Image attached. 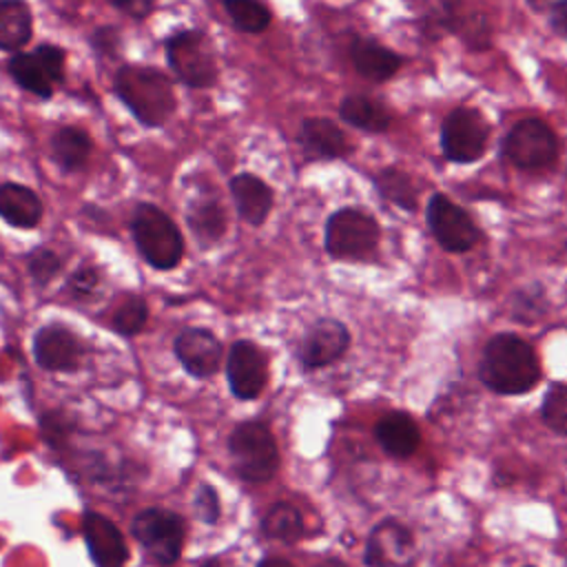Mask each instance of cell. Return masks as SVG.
<instances>
[{
	"label": "cell",
	"mask_w": 567,
	"mask_h": 567,
	"mask_svg": "<svg viewBox=\"0 0 567 567\" xmlns=\"http://www.w3.org/2000/svg\"><path fill=\"white\" fill-rule=\"evenodd\" d=\"M115 95L142 126L157 128L175 111V91L168 75L153 66L124 64L115 73Z\"/></svg>",
	"instance_id": "1"
},
{
	"label": "cell",
	"mask_w": 567,
	"mask_h": 567,
	"mask_svg": "<svg viewBox=\"0 0 567 567\" xmlns=\"http://www.w3.org/2000/svg\"><path fill=\"white\" fill-rule=\"evenodd\" d=\"M481 377L487 388L498 394H523L532 390L540 377L534 348L514 334H496L483 352Z\"/></svg>",
	"instance_id": "2"
},
{
	"label": "cell",
	"mask_w": 567,
	"mask_h": 567,
	"mask_svg": "<svg viewBox=\"0 0 567 567\" xmlns=\"http://www.w3.org/2000/svg\"><path fill=\"white\" fill-rule=\"evenodd\" d=\"M131 230L140 255L159 270L175 268L184 255V239L175 221L155 204L142 202L133 210Z\"/></svg>",
	"instance_id": "3"
},
{
	"label": "cell",
	"mask_w": 567,
	"mask_h": 567,
	"mask_svg": "<svg viewBox=\"0 0 567 567\" xmlns=\"http://www.w3.org/2000/svg\"><path fill=\"white\" fill-rule=\"evenodd\" d=\"M235 472L250 483H264L279 470V450L272 432L259 421L239 423L228 441Z\"/></svg>",
	"instance_id": "4"
},
{
	"label": "cell",
	"mask_w": 567,
	"mask_h": 567,
	"mask_svg": "<svg viewBox=\"0 0 567 567\" xmlns=\"http://www.w3.org/2000/svg\"><path fill=\"white\" fill-rule=\"evenodd\" d=\"M166 62L173 73L193 89H208L217 82V60L204 31H177L164 42Z\"/></svg>",
	"instance_id": "5"
},
{
	"label": "cell",
	"mask_w": 567,
	"mask_h": 567,
	"mask_svg": "<svg viewBox=\"0 0 567 567\" xmlns=\"http://www.w3.org/2000/svg\"><path fill=\"white\" fill-rule=\"evenodd\" d=\"M131 532L157 565H173L182 554L186 527L182 516L171 509L151 507L140 512L131 523Z\"/></svg>",
	"instance_id": "6"
},
{
	"label": "cell",
	"mask_w": 567,
	"mask_h": 567,
	"mask_svg": "<svg viewBox=\"0 0 567 567\" xmlns=\"http://www.w3.org/2000/svg\"><path fill=\"white\" fill-rule=\"evenodd\" d=\"M379 224L359 208H341L326 224V250L337 259H361L377 248Z\"/></svg>",
	"instance_id": "7"
},
{
	"label": "cell",
	"mask_w": 567,
	"mask_h": 567,
	"mask_svg": "<svg viewBox=\"0 0 567 567\" xmlns=\"http://www.w3.org/2000/svg\"><path fill=\"white\" fill-rule=\"evenodd\" d=\"M503 153L514 166L536 171L549 166L556 159L558 140L543 120L529 117L512 126L503 144Z\"/></svg>",
	"instance_id": "8"
},
{
	"label": "cell",
	"mask_w": 567,
	"mask_h": 567,
	"mask_svg": "<svg viewBox=\"0 0 567 567\" xmlns=\"http://www.w3.org/2000/svg\"><path fill=\"white\" fill-rule=\"evenodd\" d=\"M487 122L474 109H454L441 126V148L447 159L470 164L476 162L487 146Z\"/></svg>",
	"instance_id": "9"
},
{
	"label": "cell",
	"mask_w": 567,
	"mask_h": 567,
	"mask_svg": "<svg viewBox=\"0 0 567 567\" xmlns=\"http://www.w3.org/2000/svg\"><path fill=\"white\" fill-rule=\"evenodd\" d=\"M427 219L434 237L450 252H465L478 239L472 217L445 195H434L430 199Z\"/></svg>",
	"instance_id": "10"
},
{
	"label": "cell",
	"mask_w": 567,
	"mask_h": 567,
	"mask_svg": "<svg viewBox=\"0 0 567 567\" xmlns=\"http://www.w3.org/2000/svg\"><path fill=\"white\" fill-rule=\"evenodd\" d=\"M226 377L237 399H257L268 381V361L261 348L255 346L252 341L233 343L226 363Z\"/></svg>",
	"instance_id": "11"
},
{
	"label": "cell",
	"mask_w": 567,
	"mask_h": 567,
	"mask_svg": "<svg viewBox=\"0 0 567 567\" xmlns=\"http://www.w3.org/2000/svg\"><path fill=\"white\" fill-rule=\"evenodd\" d=\"M33 354L38 365L51 372H71L80 368L82 343L64 326L40 328L33 339Z\"/></svg>",
	"instance_id": "12"
},
{
	"label": "cell",
	"mask_w": 567,
	"mask_h": 567,
	"mask_svg": "<svg viewBox=\"0 0 567 567\" xmlns=\"http://www.w3.org/2000/svg\"><path fill=\"white\" fill-rule=\"evenodd\" d=\"M82 532L97 567H124L128 547L115 523L97 512H86L82 516Z\"/></svg>",
	"instance_id": "13"
},
{
	"label": "cell",
	"mask_w": 567,
	"mask_h": 567,
	"mask_svg": "<svg viewBox=\"0 0 567 567\" xmlns=\"http://www.w3.org/2000/svg\"><path fill=\"white\" fill-rule=\"evenodd\" d=\"M350 343L348 328L334 319H319L303 337L299 359L306 368H323L339 359Z\"/></svg>",
	"instance_id": "14"
},
{
	"label": "cell",
	"mask_w": 567,
	"mask_h": 567,
	"mask_svg": "<svg viewBox=\"0 0 567 567\" xmlns=\"http://www.w3.org/2000/svg\"><path fill=\"white\" fill-rule=\"evenodd\" d=\"M175 354L193 377H210L221 363V343L206 328H188L175 339Z\"/></svg>",
	"instance_id": "15"
},
{
	"label": "cell",
	"mask_w": 567,
	"mask_h": 567,
	"mask_svg": "<svg viewBox=\"0 0 567 567\" xmlns=\"http://www.w3.org/2000/svg\"><path fill=\"white\" fill-rule=\"evenodd\" d=\"M230 195L244 221H248L250 226H259L266 221L272 208V190L261 177L252 173L235 175L230 179Z\"/></svg>",
	"instance_id": "16"
},
{
	"label": "cell",
	"mask_w": 567,
	"mask_h": 567,
	"mask_svg": "<svg viewBox=\"0 0 567 567\" xmlns=\"http://www.w3.org/2000/svg\"><path fill=\"white\" fill-rule=\"evenodd\" d=\"M299 140L303 148L315 157L334 159V157H346L352 151L348 135L339 128V124H334L328 117L303 120Z\"/></svg>",
	"instance_id": "17"
},
{
	"label": "cell",
	"mask_w": 567,
	"mask_h": 567,
	"mask_svg": "<svg viewBox=\"0 0 567 567\" xmlns=\"http://www.w3.org/2000/svg\"><path fill=\"white\" fill-rule=\"evenodd\" d=\"M350 55H352V64L359 71V75H363L372 82L390 80L401 66V58L392 49H388L370 38H354V42L350 47Z\"/></svg>",
	"instance_id": "18"
},
{
	"label": "cell",
	"mask_w": 567,
	"mask_h": 567,
	"mask_svg": "<svg viewBox=\"0 0 567 567\" xmlns=\"http://www.w3.org/2000/svg\"><path fill=\"white\" fill-rule=\"evenodd\" d=\"M408 551H410L408 529L394 520H385L372 532L368 540L365 563L372 567H392L405 560Z\"/></svg>",
	"instance_id": "19"
},
{
	"label": "cell",
	"mask_w": 567,
	"mask_h": 567,
	"mask_svg": "<svg viewBox=\"0 0 567 567\" xmlns=\"http://www.w3.org/2000/svg\"><path fill=\"white\" fill-rule=\"evenodd\" d=\"M40 197L22 184H0V217L16 228H33L42 219Z\"/></svg>",
	"instance_id": "20"
},
{
	"label": "cell",
	"mask_w": 567,
	"mask_h": 567,
	"mask_svg": "<svg viewBox=\"0 0 567 567\" xmlns=\"http://www.w3.org/2000/svg\"><path fill=\"white\" fill-rule=\"evenodd\" d=\"M379 445L392 456H410L421 441L414 419L405 412H390L379 419L374 427Z\"/></svg>",
	"instance_id": "21"
},
{
	"label": "cell",
	"mask_w": 567,
	"mask_h": 567,
	"mask_svg": "<svg viewBox=\"0 0 567 567\" xmlns=\"http://www.w3.org/2000/svg\"><path fill=\"white\" fill-rule=\"evenodd\" d=\"M33 33V13L27 0H0V51H20Z\"/></svg>",
	"instance_id": "22"
},
{
	"label": "cell",
	"mask_w": 567,
	"mask_h": 567,
	"mask_svg": "<svg viewBox=\"0 0 567 567\" xmlns=\"http://www.w3.org/2000/svg\"><path fill=\"white\" fill-rule=\"evenodd\" d=\"M7 69H9V75L24 91H29V93H33L38 97H51L53 95V86L58 82L53 80V75L49 73L47 64L42 62V58L35 51L11 55Z\"/></svg>",
	"instance_id": "23"
},
{
	"label": "cell",
	"mask_w": 567,
	"mask_h": 567,
	"mask_svg": "<svg viewBox=\"0 0 567 567\" xmlns=\"http://www.w3.org/2000/svg\"><path fill=\"white\" fill-rule=\"evenodd\" d=\"M339 115L343 122L368 131V133H381L390 128L392 115L388 113V109L379 102L372 100L368 95H348L341 100L339 106Z\"/></svg>",
	"instance_id": "24"
},
{
	"label": "cell",
	"mask_w": 567,
	"mask_h": 567,
	"mask_svg": "<svg viewBox=\"0 0 567 567\" xmlns=\"http://www.w3.org/2000/svg\"><path fill=\"white\" fill-rule=\"evenodd\" d=\"M51 153L64 171H78L89 159L91 137L80 126H60L51 140Z\"/></svg>",
	"instance_id": "25"
},
{
	"label": "cell",
	"mask_w": 567,
	"mask_h": 567,
	"mask_svg": "<svg viewBox=\"0 0 567 567\" xmlns=\"http://www.w3.org/2000/svg\"><path fill=\"white\" fill-rule=\"evenodd\" d=\"M188 226L199 244H215L224 237L226 213L217 199H197L188 206Z\"/></svg>",
	"instance_id": "26"
},
{
	"label": "cell",
	"mask_w": 567,
	"mask_h": 567,
	"mask_svg": "<svg viewBox=\"0 0 567 567\" xmlns=\"http://www.w3.org/2000/svg\"><path fill=\"white\" fill-rule=\"evenodd\" d=\"M261 532L281 543H297L303 536L301 512L292 503H275L261 518Z\"/></svg>",
	"instance_id": "27"
},
{
	"label": "cell",
	"mask_w": 567,
	"mask_h": 567,
	"mask_svg": "<svg viewBox=\"0 0 567 567\" xmlns=\"http://www.w3.org/2000/svg\"><path fill=\"white\" fill-rule=\"evenodd\" d=\"M224 7L237 29L244 33H261L270 27V9L261 0H224Z\"/></svg>",
	"instance_id": "28"
},
{
	"label": "cell",
	"mask_w": 567,
	"mask_h": 567,
	"mask_svg": "<svg viewBox=\"0 0 567 567\" xmlns=\"http://www.w3.org/2000/svg\"><path fill=\"white\" fill-rule=\"evenodd\" d=\"M377 186L383 193V197L396 202L403 208H414V190L408 175L394 168H385L377 175Z\"/></svg>",
	"instance_id": "29"
},
{
	"label": "cell",
	"mask_w": 567,
	"mask_h": 567,
	"mask_svg": "<svg viewBox=\"0 0 567 567\" xmlns=\"http://www.w3.org/2000/svg\"><path fill=\"white\" fill-rule=\"evenodd\" d=\"M148 319V308H146V301L137 295L128 297L117 310H115V317H113V326L117 332L122 334H135L144 328Z\"/></svg>",
	"instance_id": "30"
},
{
	"label": "cell",
	"mask_w": 567,
	"mask_h": 567,
	"mask_svg": "<svg viewBox=\"0 0 567 567\" xmlns=\"http://www.w3.org/2000/svg\"><path fill=\"white\" fill-rule=\"evenodd\" d=\"M543 419L551 430L567 434V383H558L549 390L543 405Z\"/></svg>",
	"instance_id": "31"
},
{
	"label": "cell",
	"mask_w": 567,
	"mask_h": 567,
	"mask_svg": "<svg viewBox=\"0 0 567 567\" xmlns=\"http://www.w3.org/2000/svg\"><path fill=\"white\" fill-rule=\"evenodd\" d=\"M29 270L38 281H49L58 275L60 270V259L55 252L38 248L29 255Z\"/></svg>",
	"instance_id": "32"
},
{
	"label": "cell",
	"mask_w": 567,
	"mask_h": 567,
	"mask_svg": "<svg viewBox=\"0 0 567 567\" xmlns=\"http://www.w3.org/2000/svg\"><path fill=\"white\" fill-rule=\"evenodd\" d=\"M106 2L133 20L148 18V13L153 11V4H155L153 0H106Z\"/></svg>",
	"instance_id": "33"
},
{
	"label": "cell",
	"mask_w": 567,
	"mask_h": 567,
	"mask_svg": "<svg viewBox=\"0 0 567 567\" xmlns=\"http://www.w3.org/2000/svg\"><path fill=\"white\" fill-rule=\"evenodd\" d=\"M197 512L206 523H215L219 516V505H217V496L208 485L199 487L197 494Z\"/></svg>",
	"instance_id": "34"
},
{
	"label": "cell",
	"mask_w": 567,
	"mask_h": 567,
	"mask_svg": "<svg viewBox=\"0 0 567 567\" xmlns=\"http://www.w3.org/2000/svg\"><path fill=\"white\" fill-rule=\"evenodd\" d=\"M117 42H120V33L113 27H102L93 33V47L97 49V53L113 55L117 51Z\"/></svg>",
	"instance_id": "35"
},
{
	"label": "cell",
	"mask_w": 567,
	"mask_h": 567,
	"mask_svg": "<svg viewBox=\"0 0 567 567\" xmlns=\"http://www.w3.org/2000/svg\"><path fill=\"white\" fill-rule=\"evenodd\" d=\"M97 284V272L91 268H82L71 277V288L75 290V295H86L95 288Z\"/></svg>",
	"instance_id": "36"
},
{
	"label": "cell",
	"mask_w": 567,
	"mask_h": 567,
	"mask_svg": "<svg viewBox=\"0 0 567 567\" xmlns=\"http://www.w3.org/2000/svg\"><path fill=\"white\" fill-rule=\"evenodd\" d=\"M554 31L567 40V0H558L551 7V18H549Z\"/></svg>",
	"instance_id": "37"
},
{
	"label": "cell",
	"mask_w": 567,
	"mask_h": 567,
	"mask_svg": "<svg viewBox=\"0 0 567 567\" xmlns=\"http://www.w3.org/2000/svg\"><path fill=\"white\" fill-rule=\"evenodd\" d=\"M257 567H292V565L288 560H284V558H266Z\"/></svg>",
	"instance_id": "38"
},
{
	"label": "cell",
	"mask_w": 567,
	"mask_h": 567,
	"mask_svg": "<svg viewBox=\"0 0 567 567\" xmlns=\"http://www.w3.org/2000/svg\"><path fill=\"white\" fill-rule=\"evenodd\" d=\"M315 567H346L341 560H337V558H326V560H321L319 565H315Z\"/></svg>",
	"instance_id": "39"
},
{
	"label": "cell",
	"mask_w": 567,
	"mask_h": 567,
	"mask_svg": "<svg viewBox=\"0 0 567 567\" xmlns=\"http://www.w3.org/2000/svg\"><path fill=\"white\" fill-rule=\"evenodd\" d=\"M529 2H536V0H529Z\"/></svg>",
	"instance_id": "40"
}]
</instances>
